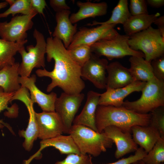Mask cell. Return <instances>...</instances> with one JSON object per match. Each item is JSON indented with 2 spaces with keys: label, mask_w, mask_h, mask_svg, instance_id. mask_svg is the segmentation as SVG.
I'll return each instance as SVG.
<instances>
[{
  "label": "cell",
  "mask_w": 164,
  "mask_h": 164,
  "mask_svg": "<svg viewBox=\"0 0 164 164\" xmlns=\"http://www.w3.org/2000/svg\"><path fill=\"white\" fill-rule=\"evenodd\" d=\"M137 162L134 163H132V164H137Z\"/></svg>",
  "instance_id": "obj_43"
},
{
  "label": "cell",
  "mask_w": 164,
  "mask_h": 164,
  "mask_svg": "<svg viewBox=\"0 0 164 164\" xmlns=\"http://www.w3.org/2000/svg\"><path fill=\"white\" fill-rule=\"evenodd\" d=\"M72 60L81 67L89 59L92 53L90 46L81 45L67 50Z\"/></svg>",
  "instance_id": "obj_30"
},
{
  "label": "cell",
  "mask_w": 164,
  "mask_h": 164,
  "mask_svg": "<svg viewBox=\"0 0 164 164\" xmlns=\"http://www.w3.org/2000/svg\"><path fill=\"white\" fill-rule=\"evenodd\" d=\"M47 60L54 61L53 70L50 71L39 69L36 71L39 77H47L51 80L46 91L49 92L58 87L67 94L80 93L85 88V83L81 78V67L71 58L62 41L56 37H48L46 40Z\"/></svg>",
  "instance_id": "obj_1"
},
{
  "label": "cell",
  "mask_w": 164,
  "mask_h": 164,
  "mask_svg": "<svg viewBox=\"0 0 164 164\" xmlns=\"http://www.w3.org/2000/svg\"><path fill=\"white\" fill-rule=\"evenodd\" d=\"M147 4L154 8H159L164 5V0H147Z\"/></svg>",
  "instance_id": "obj_40"
},
{
  "label": "cell",
  "mask_w": 164,
  "mask_h": 164,
  "mask_svg": "<svg viewBox=\"0 0 164 164\" xmlns=\"http://www.w3.org/2000/svg\"><path fill=\"white\" fill-rule=\"evenodd\" d=\"M131 130L132 134V136L135 142L142 148L147 153L161 137L158 130L149 125H135L132 127Z\"/></svg>",
  "instance_id": "obj_21"
},
{
  "label": "cell",
  "mask_w": 164,
  "mask_h": 164,
  "mask_svg": "<svg viewBox=\"0 0 164 164\" xmlns=\"http://www.w3.org/2000/svg\"><path fill=\"white\" fill-rule=\"evenodd\" d=\"M146 83L134 81L124 87L116 89H106L105 92L100 94L98 105L122 107L124 99L132 92L141 91Z\"/></svg>",
  "instance_id": "obj_15"
},
{
  "label": "cell",
  "mask_w": 164,
  "mask_h": 164,
  "mask_svg": "<svg viewBox=\"0 0 164 164\" xmlns=\"http://www.w3.org/2000/svg\"><path fill=\"white\" fill-rule=\"evenodd\" d=\"M150 118V113H138L123 106L98 105L96 112L95 124L99 133L103 132L106 128L112 126L131 133L132 126L148 125Z\"/></svg>",
  "instance_id": "obj_2"
},
{
  "label": "cell",
  "mask_w": 164,
  "mask_h": 164,
  "mask_svg": "<svg viewBox=\"0 0 164 164\" xmlns=\"http://www.w3.org/2000/svg\"><path fill=\"white\" fill-rule=\"evenodd\" d=\"M160 164H164V163H161Z\"/></svg>",
  "instance_id": "obj_44"
},
{
  "label": "cell",
  "mask_w": 164,
  "mask_h": 164,
  "mask_svg": "<svg viewBox=\"0 0 164 164\" xmlns=\"http://www.w3.org/2000/svg\"><path fill=\"white\" fill-rule=\"evenodd\" d=\"M116 25H104L92 28L82 27L74 35L67 49L81 45L91 46L99 41L112 39L119 33L114 29Z\"/></svg>",
  "instance_id": "obj_10"
},
{
  "label": "cell",
  "mask_w": 164,
  "mask_h": 164,
  "mask_svg": "<svg viewBox=\"0 0 164 164\" xmlns=\"http://www.w3.org/2000/svg\"><path fill=\"white\" fill-rule=\"evenodd\" d=\"M106 89H116L127 86L134 80L129 69L118 61L108 64L107 68Z\"/></svg>",
  "instance_id": "obj_20"
},
{
  "label": "cell",
  "mask_w": 164,
  "mask_h": 164,
  "mask_svg": "<svg viewBox=\"0 0 164 164\" xmlns=\"http://www.w3.org/2000/svg\"><path fill=\"white\" fill-rule=\"evenodd\" d=\"M108 64L107 59L101 58L92 53L88 60L81 67L82 78L89 81L99 89H106Z\"/></svg>",
  "instance_id": "obj_12"
},
{
  "label": "cell",
  "mask_w": 164,
  "mask_h": 164,
  "mask_svg": "<svg viewBox=\"0 0 164 164\" xmlns=\"http://www.w3.org/2000/svg\"><path fill=\"white\" fill-rule=\"evenodd\" d=\"M135 152L134 155H131L128 157L123 158L116 162L106 164H132L141 160L147 154L141 147L138 148ZM91 164H94L92 162Z\"/></svg>",
  "instance_id": "obj_36"
},
{
  "label": "cell",
  "mask_w": 164,
  "mask_h": 164,
  "mask_svg": "<svg viewBox=\"0 0 164 164\" xmlns=\"http://www.w3.org/2000/svg\"><path fill=\"white\" fill-rule=\"evenodd\" d=\"M160 14H141L131 15L123 25L125 35L130 36L145 30L154 23Z\"/></svg>",
  "instance_id": "obj_23"
},
{
  "label": "cell",
  "mask_w": 164,
  "mask_h": 164,
  "mask_svg": "<svg viewBox=\"0 0 164 164\" xmlns=\"http://www.w3.org/2000/svg\"><path fill=\"white\" fill-rule=\"evenodd\" d=\"M33 36L36 41V45L27 46V52L24 46L18 52L22 58V62L19 67V74L21 77H29L34 68L42 67L44 69L45 67L46 41L43 34L36 29L33 31Z\"/></svg>",
  "instance_id": "obj_6"
},
{
  "label": "cell",
  "mask_w": 164,
  "mask_h": 164,
  "mask_svg": "<svg viewBox=\"0 0 164 164\" xmlns=\"http://www.w3.org/2000/svg\"><path fill=\"white\" fill-rule=\"evenodd\" d=\"M70 10H64L56 13V25L52 34L53 37L57 38L62 41L67 49L77 32V24L73 25L70 20Z\"/></svg>",
  "instance_id": "obj_17"
},
{
  "label": "cell",
  "mask_w": 164,
  "mask_h": 164,
  "mask_svg": "<svg viewBox=\"0 0 164 164\" xmlns=\"http://www.w3.org/2000/svg\"><path fill=\"white\" fill-rule=\"evenodd\" d=\"M31 5L32 9L38 13L44 15L43 10L47 6L44 0H30Z\"/></svg>",
  "instance_id": "obj_38"
},
{
  "label": "cell",
  "mask_w": 164,
  "mask_h": 164,
  "mask_svg": "<svg viewBox=\"0 0 164 164\" xmlns=\"http://www.w3.org/2000/svg\"><path fill=\"white\" fill-rule=\"evenodd\" d=\"M131 15L128 7L127 0H119L112 12L110 18L106 21L99 22L96 21L88 23L87 26L121 24L123 25Z\"/></svg>",
  "instance_id": "obj_27"
},
{
  "label": "cell",
  "mask_w": 164,
  "mask_h": 164,
  "mask_svg": "<svg viewBox=\"0 0 164 164\" xmlns=\"http://www.w3.org/2000/svg\"><path fill=\"white\" fill-rule=\"evenodd\" d=\"M15 100H19L24 103L28 111L29 118L27 127L25 130L19 131V134L21 137L25 138L22 145L23 147L26 150L29 151L33 147L34 141L38 138V127L33 104L31 100L29 91L22 86L15 93L11 101Z\"/></svg>",
  "instance_id": "obj_11"
},
{
  "label": "cell",
  "mask_w": 164,
  "mask_h": 164,
  "mask_svg": "<svg viewBox=\"0 0 164 164\" xmlns=\"http://www.w3.org/2000/svg\"><path fill=\"white\" fill-rule=\"evenodd\" d=\"M36 76L32 75L29 77H19L18 81L21 86L30 92V97L32 103H36L43 111H55V103L57 98L56 93L53 92L49 94L44 93L36 86Z\"/></svg>",
  "instance_id": "obj_14"
},
{
  "label": "cell",
  "mask_w": 164,
  "mask_h": 164,
  "mask_svg": "<svg viewBox=\"0 0 164 164\" xmlns=\"http://www.w3.org/2000/svg\"><path fill=\"white\" fill-rule=\"evenodd\" d=\"M137 164H145V163H144L142 161H141V160L138 161L137 162Z\"/></svg>",
  "instance_id": "obj_42"
},
{
  "label": "cell",
  "mask_w": 164,
  "mask_h": 164,
  "mask_svg": "<svg viewBox=\"0 0 164 164\" xmlns=\"http://www.w3.org/2000/svg\"><path fill=\"white\" fill-rule=\"evenodd\" d=\"M8 4L6 1L0 2V9L6 7Z\"/></svg>",
  "instance_id": "obj_41"
},
{
  "label": "cell",
  "mask_w": 164,
  "mask_h": 164,
  "mask_svg": "<svg viewBox=\"0 0 164 164\" xmlns=\"http://www.w3.org/2000/svg\"><path fill=\"white\" fill-rule=\"evenodd\" d=\"M68 134L72 137L82 155L97 157L111 148L113 143L103 132L99 133L82 125H72Z\"/></svg>",
  "instance_id": "obj_3"
},
{
  "label": "cell",
  "mask_w": 164,
  "mask_h": 164,
  "mask_svg": "<svg viewBox=\"0 0 164 164\" xmlns=\"http://www.w3.org/2000/svg\"><path fill=\"white\" fill-rule=\"evenodd\" d=\"M150 64L154 77L164 81V55L152 60Z\"/></svg>",
  "instance_id": "obj_34"
},
{
  "label": "cell",
  "mask_w": 164,
  "mask_h": 164,
  "mask_svg": "<svg viewBox=\"0 0 164 164\" xmlns=\"http://www.w3.org/2000/svg\"><path fill=\"white\" fill-rule=\"evenodd\" d=\"M5 1L10 5V7L3 12L0 13V19L7 17L10 15L13 17L19 13L28 15L35 11L31 7L30 0H6Z\"/></svg>",
  "instance_id": "obj_28"
},
{
  "label": "cell",
  "mask_w": 164,
  "mask_h": 164,
  "mask_svg": "<svg viewBox=\"0 0 164 164\" xmlns=\"http://www.w3.org/2000/svg\"><path fill=\"white\" fill-rule=\"evenodd\" d=\"M154 23L157 26V29L162 36L164 38V16L162 15L158 17Z\"/></svg>",
  "instance_id": "obj_39"
},
{
  "label": "cell",
  "mask_w": 164,
  "mask_h": 164,
  "mask_svg": "<svg viewBox=\"0 0 164 164\" xmlns=\"http://www.w3.org/2000/svg\"><path fill=\"white\" fill-rule=\"evenodd\" d=\"M100 94L93 91H88L85 104L80 113L75 118L73 125L84 126L97 132L95 115Z\"/></svg>",
  "instance_id": "obj_18"
},
{
  "label": "cell",
  "mask_w": 164,
  "mask_h": 164,
  "mask_svg": "<svg viewBox=\"0 0 164 164\" xmlns=\"http://www.w3.org/2000/svg\"><path fill=\"white\" fill-rule=\"evenodd\" d=\"M19 62L7 66L0 70V87L6 93H15L21 86L19 84Z\"/></svg>",
  "instance_id": "obj_24"
},
{
  "label": "cell",
  "mask_w": 164,
  "mask_h": 164,
  "mask_svg": "<svg viewBox=\"0 0 164 164\" xmlns=\"http://www.w3.org/2000/svg\"><path fill=\"white\" fill-rule=\"evenodd\" d=\"M149 125L158 130L161 138H164V106L158 108L149 113Z\"/></svg>",
  "instance_id": "obj_31"
},
{
  "label": "cell",
  "mask_w": 164,
  "mask_h": 164,
  "mask_svg": "<svg viewBox=\"0 0 164 164\" xmlns=\"http://www.w3.org/2000/svg\"><path fill=\"white\" fill-rule=\"evenodd\" d=\"M50 5L56 12L70 9V7L67 4L65 0H50Z\"/></svg>",
  "instance_id": "obj_37"
},
{
  "label": "cell",
  "mask_w": 164,
  "mask_h": 164,
  "mask_svg": "<svg viewBox=\"0 0 164 164\" xmlns=\"http://www.w3.org/2000/svg\"><path fill=\"white\" fill-rule=\"evenodd\" d=\"M15 93H6L4 92L3 89L0 87V113L5 109L7 111L5 113V116L12 117L15 115V110L13 107H9L8 104ZM0 122L2 121L0 120Z\"/></svg>",
  "instance_id": "obj_32"
},
{
  "label": "cell",
  "mask_w": 164,
  "mask_h": 164,
  "mask_svg": "<svg viewBox=\"0 0 164 164\" xmlns=\"http://www.w3.org/2000/svg\"><path fill=\"white\" fill-rule=\"evenodd\" d=\"M128 44L133 50L141 51L144 55L145 60L150 63L164 55V38L157 29L151 26L129 36Z\"/></svg>",
  "instance_id": "obj_5"
},
{
  "label": "cell",
  "mask_w": 164,
  "mask_h": 164,
  "mask_svg": "<svg viewBox=\"0 0 164 164\" xmlns=\"http://www.w3.org/2000/svg\"><path fill=\"white\" fill-rule=\"evenodd\" d=\"M84 94H71L62 93L55 103V111L59 114L63 123L65 133L68 134L75 115L84 99Z\"/></svg>",
  "instance_id": "obj_9"
},
{
  "label": "cell",
  "mask_w": 164,
  "mask_h": 164,
  "mask_svg": "<svg viewBox=\"0 0 164 164\" xmlns=\"http://www.w3.org/2000/svg\"><path fill=\"white\" fill-rule=\"evenodd\" d=\"M138 99L124 101L122 106L136 113L145 114L164 106V81L155 77L146 82Z\"/></svg>",
  "instance_id": "obj_4"
},
{
  "label": "cell",
  "mask_w": 164,
  "mask_h": 164,
  "mask_svg": "<svg viewBox=\"0 0 164 164\" xmlns=\"http://www.w3.org/2000/svg\"><path fill=\"white\" fill-rule=\"evenodd\" d=\"M40 144V147L38 151L26 161L28 164L33 159L39 156L42 150L49 146L54 147L62 154H81L73 139L70 135L66 136L61 135L53 138L42 140Z\"/></svg>",
  "instance_id": "obj_19"
},
{
  "label": "cell",
  "mask_w": 164,
  "mask_h": 164,
  "mask_svg": "<svg viewBox=\"0 0 164 164\" xmlns=\"http://www.w3.org/2000/svg\"><path fill=\"white\" fill-rule=\"evenodd\" d=\"M129 5L131 15L149 14L147 3L145 0H130Z\"/></svg>",
  "instance_id": "obj_35"
},
{
  "label": "cell",
  "mask_w": 164,
  "mask_h": 164,
  "mask_svg": "<svg viewBox=\"0 0 164 164\" xmlns=\"http://www.w3.org/2000/svg\"><path fill=\"white\" fill-rule=\"evenodd\" d=\"M92 157L90 155L70 154L62 161L56 162L55 164H91Z\"/></svg>",
  "instance_id": "obj_33"
},
{
  "label": "cell",
  "mask_w": 164,
  "mask_h": 164,
  "mask_svg": "<svg viewBox=\"0 0 164 164\" xmlns=\"http://www.w3.org/2000/svg\"><path fill=\"white\" fill-rule=\"evenodd\" d=\"M35 116L39 138L42 140L50 139L64 133L63 122L55 111L36 112Z\"/></svg>",
  "instance_id": "obj_13"
},
{
  "label": "cell",
  "mask_w": 164,
  "mask_h": 164,
  "mask_svg": "<svg viewBox=\"0 0 164 164\" xmlns=\"http://www.w3.org/2000/svg\"><path fill=\"white\" fill-rule=\"evenodd\" d=\"M145 164H160L164 162V138L161 137L152 149L141 160Z\"/></svg>",
  "instance_id": "obj_29"
},
{
  "label": "cell",
  "mask_w": 164,
  "mask_h": 164,
  "mask_svg": "<svg viewBox=\"0 0 164 164\" xmlns=\"http://www.w3.org/2000/svg\"><path fill=\"white\" fill-rule=\"evenodd\" d=\"M103 132L115 143L116 149L114 156L117 159L135 152L138 148L130 133L125 132L119 128L112 126L106 128Z\"/></svg>",
  "instance_id": "obj_16"
},
{
  "label": "cell",
  "mask_w": 164,
  "mask_h": 164,
  "mask_svg": "<svg viewBox=\"0 0 164 164\" xmlns=\"http://www.w3.org/2000/svg\"><path fill=\"white\" fill-rule=\"evenodd\" d=\"M76 4L79 8V10L70 16V20L72 24L89 17L104 15L107 12L108 5L105 2L93 3L89 1L82 2L79 1Z\"/></svg>",
  "instance_id": "obj_22"
},
{
  "label": "cell",
  "mask_w": 164,
  "mask_h": 164,
  "mask_svg": "<svg viewBox=\"0 0 164 164\" xmlns=\"http://www.w3.org/2000/svg\"><path fill=\"white\" fill-rule=\"evenodd\" d=\"M129 61L130 67L128 69L134 81L146 82L155 77L150 63L143 57L132 56Z\"/></svg>",
  "instance_id": "obj_25"
},
{
  "label": "cell",
  "mask_w": 164,
  "mask_h": 164,
  "mask_svg": "<svg viewBox=\"0 0 164 164\" xmlns=\"http://www.w3.org/2000/svg\"><path fill=\"white\" fill-rule=\"evenodd\" d=\"M27 41L26 39L21 42L13 43L0 39V70L15 63L14 56Z\"/></svg>",
  "instance_id": "obj_26"
},
{
  "label": "cell",
  "mask_w": 164,
  "mask_h": 164,
  "mask_svg": "<svg viewBox=\"0 0 164 164\" xmlns=\"http://www.w3.org/2000/svg\"><path fill=\"white\" fill-rule=\"evenodd\" d=\"M129 38L126 35L118 33L112 39L101 40L91 45V52L100 57L105 56L109 60L128 56H140L145 58L142 52L130 48L128 44Z\"/></svg>",
  "instance_id": "obj_7"
},
{
  "label": "cell",
  "mask_w": 164,
  "mask_h": 164,
  "mask_svg": "<svg viewBox=\"0 0 164 164\" xmlns=\"http://www.w3.org/2000/svg\"><path fill=\"white\" fill-rule=\"evenodd\" d=\"M37 13L33 11L28 15L15 16L8 22H0V36L1 39L13 43L21 42L26 39L27 32L33 26L32 19Z\"/></svg>",
  "instance_id": "obj_8"
}]
</instances>
